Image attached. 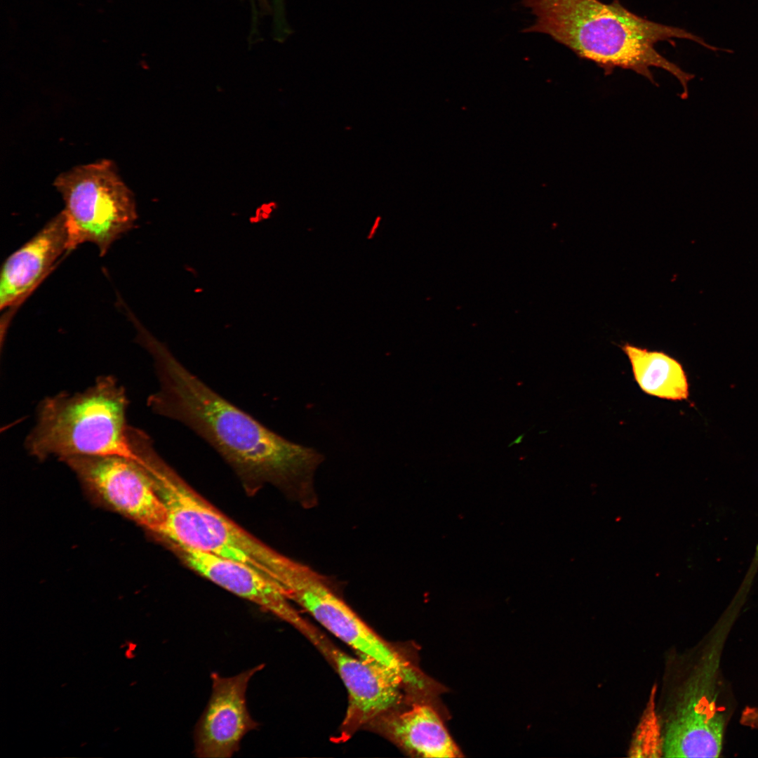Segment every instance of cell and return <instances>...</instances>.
<instances>
[{"instance_id": "13", "label": "cell", "mask_w": 758, "mask_h": 758, "mask_svg": "<svg viewBox=\"0 0 758 758\" xmlns=\"http://www.w3.org/2000/svg\"><path fill=\"white\" fill-rule=\"evenodd\" d=\"M377 722L385 735L411 754L429 758L463 756L440 714L427 703L395 709Z\"/></svg>"}, {"instance_id": "9", "label": "cell", "mask_w": 758, "mask_h": 758, "mask_svg": "<svg viewBox=\"0 0 758 758\" xmlns=\"http://www.w3.org/2000/svg\"><path fill=\"white\" fill-rule=\"evenodd\" d=\"M264 667L261 663L232 677L211 672V693L194 731L196 757H231L244 737L258 728L248 709L246 691L251 678Z\"/></svg>"}, {"instance_id": "5", "label": "cell", "mask_w": 758, "mask_h": 758, "mask_svg": "<svg viewBox=\"0 0 758 758\" xmlns=\"http://www.w3.org/2000/svg\"><path fill=\"white\" fill-rule=\"evenodd\" d=\"M54 185L65 202L69 251L88 242L102 256L134 227L133 195L108 161L75 167L58 175Z\"/></svg>"}, {"instance_id": "7", "label": "cell", "mask_w": 758, "mask_h": 758, "mask_svg": "<svg viewBox=\"0 0 758 758\" xmlns=\"http://www.w3.org/2000/svg\"><path fill=\"white\" fill-rule=\"evenodd\" d=\"M331 581L312 567L295 560L283 590L335 637L358 654L371 657L397 670L410 688L427 691L432 685L392 645L374 632L340 597Z\"/></svg>"}, {"instance_id": "3", "label": "cell", "mask_w": 758, "mask_h": 758, "mask_svg": "<svg viewBox=\"0 0 758 758\" xmlns=\"http://www.w3.org/2000/svg\"><path fill=\"white\" fill-rule=\"evenodd\" d=\"M127 405L124 388L112 376L100 377L84 392L46 398L26 448L41 459L119 456L135 460L126 421Z\"/></svg>"}, {"instance_id": "10", "label": "cell", "mask_w": 758, "mask_h": 758, "mask_svg": "<svg viewBox=\"0 0 758 758\" xmlns=\"http://www.w3.org/2000/svg\"><path fill=\"white\" fill-rule=\"evenodd\" d=\"M324 653L335 665L348 694L341 729L343 736L374 723L400 705L402 691L409 685L397 670L364 655L353 657L329 644Z\"/></svg>"}, {"instance_id": "8", "label": "cell", "mask_w": 758, "mask_h": 758, "mask_svg": "<svg viewBox=\"0 0 758 758\" xmlns=\"http://www.w3.org/2000/svg\"><path fill=\"white\" fill-rule=\"evenodd\" d=\"M62 460L108 507L161 534L167 518L166 507L138 461L119 456H74Z\"/></svg>"}, {"instance_id": "12", "label": "cell", "mask_w": 758, "mask_h": 758, "mask_svg": "<svg viewBox=\"0 0 758 758\" xmlns=\"http://www.w3.org/2000/svg\"><path fill=\"white\" fill-rule=\"evenodd\" d=\"M65 251H69L68 236L61 211L3 263L0 308H7L22 300Z\"/></svg>"}, {"instance_id": "11", "label": "cell", "mask_w": 758, "mask_h": 758, "mask_svg": "<svg viewBox=\"0 0 758 758\" xmlns=\"http://www.w3.org/2000/svg\"><path fill=\"white\" fill-rule=\"evenodd\" d=\"M173 546L199 574L290 624L319 648L324 644V637L292 606L281 587L265 573L237 561Z\"/></svg>"}, {"instance_id": "17", "label": "cell", "mask_w": 758, "mask_h": 758, "mask_svg": "<svg viewBox=\"0 0 758 758\" xmlns=\"http://www.w3.org/2000/svg\"><path fill=\"white\" fill-rule=\"evenodd\" d=\"M259 1H264V0H259Z\"/></svg>"}, {"instance_id": "6", "label": "cell", "mask_w": 758, "mask_h": 758, "mask_svg": "<svg viewBox=\"0 0 758 758\" xmlns=\"http://www.w3.org/2000/svg\"><path fill=\"white\" fill-rule=\"evenodd\" d=\"M730 624L713 629L684 682L668 723L664 752L669 757H718L728 712L722 705L720 663Z\"/></svg>"}, {"instance_id": "15", "label": "cell", "mask_w": 758, "mask_h": 758, "mask_svg": "<svg viewBox=\"0 0 758 758\" xmlns=\"http://www.w3.org/2000/svg\"><path fill=\"white\" fill-rule=\"evenodd\" d=\"M740 723L747 728L758 730V705L745 707L741 712Z\"/></svg>"}, {"instance_id": "4", "label": "cell", "mask_w": 758, "mask_h": 758, "mask_svg": "<svg viewBox=\"0 0 758 758\" xmlns=\"http://www.w3.org/2000/svg\"><path fill=\"white\" fill-rule=\"evenodd\" d=\"M144 467L166 507L167 518L160 535L171 544L244 563L279 583L288 557L205 500L156 451L147 456Z\"/></svg>"}, {"instance_id": "16", "label": "cell", "mask_w": 758, "mask_h": 758, "mask_svg": "<svg viewBox=\"0 0 758 758\" xmlns=\"http://www.w3.org/2000/svg\"><path fill=\"white\" fill-rule=\"evenodd\" d=\"M523 437H524V434H522V435L519 436V437L518 438H517V439H515V440H514V441H513V442H512V444H510V446H512V445L513 444H518V443H520V442L521 441L522 439H523Z\"/></svg>"}, {"instance_id": "1", "label": "cell", "mask_w": 758, "mask_h": 758, "mask_svg": "<svg viewBox=\"0 0 758 758\" xmlns=\"http://www.w3.org/2000/svg\"><path fill=\"white\" fill-rule=\"evenodd\" d=\"M159 380L147 405L178 421L211 445L244 479L268 481L291 491L308 508L317 503L316 449L292 442L229 402L187 370L152 334L143 340Z\"/></svg>"}, {"instance_id": "2", "label": "cell", "mask_w": 758, "mask_h": 758, "mask_svg": "<svg viewBox=\"0 0 758 758\" xmlns=\"http://www.w3.org/2000/svg\"><path fill=\"white\" fill-rule=\"evenodd\" d=\"M522 5L536 17L523 32L549 35L578 57L597 64L606 75L616 68L630 69L656 84L651 68L662 69L679 81L683 99L689 95L688 83L694 75L662 55L655 45L682 39L713 51L719 50L684 29L637 15L618 0L611 4L599 0H523Z\"/></svg>"}, {"instance_id": "14", "label": "cell", "mask_w": 758, "mask_h": 758, "mask_svg": "<svg viewBox=\"0 0 758 758\" xmlns=\"http://www.w3.org/2000/svg\"><path fill=\"white\" fill-rule=\"evenodd\" d=\"M627 357L634 378L646 394L660 399L681 401L689 394L681 364L662 351L649 350L630 343L621 347Z\"/></svg>"}]
</instances>
